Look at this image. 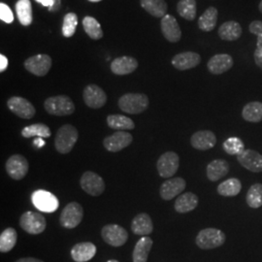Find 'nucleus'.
Instances as JSON below:
<instances>
[{"instance_id":"obj_11","label":"nucleus","mask_w":262,"mask_h":262,"mask_svg":"<svg viewBox=\"0 0 262 262\" xmlns=\"http://www.w3.org/2000/svg\"><path fill=\"white\" fill-rule=\"evenodd\" d=\"M5 168L7 171V174L13 180H23L28 175L29 169L28 159L21 155H13L6 161Z\"/></svg>"},{"instance_id":"obj_17","label":"nucleus","mask_w":262,"mask_h":262,"mask_svg":"<svg viewBox=\"0 0 262 262\" xmlns=\"http://www.w3.org/2000/svg\"><path fill=\"white\" fill-rule=\"evenodd\" d=\"M161 32L164 38L171 42L177 43L182 38V30L179 26L178 21L172 15H165L160 21Z\"/></svg>"},{"instance_id":"obj_1","label":"nucleus","mask_w":262,"mask_h":262,"mask_svg":"<svg viewBox=\"0 0 262 262\" xmlns=\"http://www.w3.org/2000/svg\"><path fill=\"white\" fill-rule=\"evenodd\" d=\"M79 137V132L74 125L64 124L57 132L55 138L56 150L62 155L70 152L74 148Z\"/></svg>"},{"instance_id":"obj_26","label":"nucleus","mask_w":262,"mask_h":262,"mask_svg":"<svg viewBox=\"0 0 262 262\" xmlns=\"http://www.w3.org/2000/svg\"><path fill=\"white\" fill-rule=\"evenodd\" d=\"M243 29L239 23L235 20H229L224 23L217 30L220 38L224 41H236L242 36Z\"/></svg>"},{"instance_id":"obj_8","label":"nucleus","mask_w":262,"mask_h":262,"mask_svg":"<svg viewBox=\"0 0 262 262\" xmlns=\"http://www.w3.org/2000/svg\"><path fill=\"white\" fill-rule=\"evenodd\" d=\"M180 166V158L174 151H166L159 157L157 162V168L159 176L162 178L169 179L173 177Z\"/></svg>"},{"instance_id":"obj_40","label":"nucleus","mask_w":262,"mask_h":262,"mask_svg":"<svg viewBox=\"0 0 262 262\" xmlns=\"http://www.w3.org/2000/svg\"><path fill=\"white\" fill-rule=\"evenodd\" d=\"M223 149L229 156H240L245 149L243 141L238 137H229L224 142Z\"/></svg>"},{"instance_id":"obj_51","label":"nucleus","mask_w":262,"mask_h":262,"mask_svg":"<svg viewBox=\"0 0 262 262\" xmlns=\"http://www.w3.org/2000/svg\"><path fill=\"white\" fill-rule=\"evenodd\" d=\"M90 2H100V1H102V0H89Z\"/></svg>"},{"instance_id":"obj_16","label":"nucleus","mask_w":262,"mask_h":262,"mask_svg":"<svg viewBox=\"0 0 262 262\" xmlns=\"http://www.w3.org/2000/svg\"><path fill=\"white\" fill-rule=\"evenodd\" d=\"M133 141L130 133L126 131H117L103 140L105 149L112 152H117L128 147Z\"/></svg>"},{"instance_id":"obj_31","label":"nucleus","mask_w":262,"mask_h":262,"mask_svg":"<svg viewBox=\"0 0 262 262\" xmlns=\"http://www.w3.org/2000/svg\"><path fill=\"white\" fill-rule=\"evenodd\" d=\"M107 124L110 128L118 131L131 130L135 128V123L130 118L122 115H109Z\"/></svg>"},{"instance_id":"obj_14","label":"nucleus","mask_w":262,"mask_h":262,"mask_svg":"<svg viewBox=\"0 0 262 262\" xmlns=\"http://www.w3.org/2000/svg\"><path fill=\"white\" fill-rule=\"evenodd\" d=\"M84 103L92 109L102 108L107 101V95L97 84H89L83 92Z\"/></svg>"},{"instance_id":"obj_50","label":"nucleus","mask_w":262,"mask_h":262,"mask_svg":"<svg viewBox=\"0 0 262 262\" xmlns=\"http://www.w3.org/2000/svg\"><path fill=\"white\" fill-rule=\"evenodd\" d=\"M258 10H259V12L262 14V0L260 1V3H259V5H258Z\"/></svg>"},{"instance_id":"obj_37","label":"nucleus","mask_w":262,"mask_h":262,"mask_svg":"<svg viewBox=\"0 0 262 262\" xmlns=\"http://www.w3.org/2000/svg\"><path fill=\"white\" fill-rule=\"evenodd\" d=\"M179 15L187 20L196 18L197 4L195 0H180L177 4Z\"/></svg>"},{"instance_id":"obj_27","label":"nucleus","mask_w":262,"mask_h":262,"mask_svg":"<svg viewBox=\"0 0 262 262\" xmlns=\"http://www.w3.org/2000/svg\"><path fill=\"white\" fill-rule=\"evenodd\" d=\"M198 203L199 199L196 194H194L193 192H186L179 195L175 201L174 208L179 214H187L196 209Z\"/></svg>"},{"instance_id":"obj_29","label":"nucleus","mask_w":262,"mask_h":262,"mask_svg":"<svg viewBox=\"0 0 262 262\" xmlns=\"http://www.w3.org/2000/svg\"><path fill=\"white\" fill-rule=\"evenodd\" d=\"M141 7L155 18H163L167 15V3L165 0H140Z\"/></svg>"},{"instance_id":"obj_23","label":"nucleus","mask_w":262,"mask_h":262,"mask_svg":"<svg viewBox=\"0 0 262 262\" xmlns=\"http://www.w3.org/2000/svg\"><path fill=\"white\" fill-rule=\"evenodd\" d=\"M230 170L229 163L225 159H214L207 165V178L211 182H216L225 177Z\"/></svg>"},{"instance_id":"obj_7","label":"nucleus","mask_w":262,"mask_h":262,"mask_svg":"<svg viewBox=\"0 0 262 262\" xmlns=\"http://www.w3.org/2000/svg\"><path fill=\"white\" fill-rule=\"evenodd\" d=\"M31 200L33 205L39 211L44 213H55L59 206V202L56 195L44 189H38L34 191L32 193Z\"/></svg>"},{"instance_id":"obj_42","label":"nucleus","mask_w":262,"mask_h":262,"mask_svg":"<svg viewBox=\"0 0 262 262\" xmlns=\"http://www.w3.org/2000/svg\"><path fill=\"white\" fill-rule=\"evenodd\" d=\"M249 30L253 35L257 37V42H256V49L255 52H258L262 54V20H253L250 26H249Z\"/></svg>"},{"instance_id":"obj_18","label":"nucleus","mask_w":262,"mask_h":262,"mask_svg":"<svg viewBox=\"0 0 262 262\" xmlns=\"http://www.w3.org/2000/svg\"><path fill=\"white\" fill-rule=\"evenodd\" d=\"M233 64L234 60L230 55L217 54L209 59L207 68L210 73L214 75H221L231 69Z\"/></svg>"},{"instance_id":"obj_41","label":"nucleus","mask_w":262,"mask_h":262,"mask_svg":"<svg viewBox=\"0 0 262 262\" xmlns=\"http://www.w3.org/2000/svg\"><path fill=\"white\" fill-rule=\"evenodd\" d=\"M78 17L75 13H68L64 16L62 24V34L66 38L72 37L76 32Z\"/></svg>"},{"instance_id":"obj_13","label":"nucleus","mask_w":262,"mask_h":262,"mask_svg":"<svg viewBox=\"0 0 262 262\" xmlns=\"http://www.w3.org/2000/svg\"><path fill=\"white\" fill-rule=\"evenodd\" d=\"M7 107L20 119L29 120L35 116L36 110L34 106L28 99L20 96H13L8 99Z\"/></svg>"},{"instance_id":"obj_9","label":"nucleus","mask_w":262,"mask_h":262,"mask_svg":"<svg viewBox=\"0 0 262 262\" xmlns=\"http://www.w3.org/2000/svg\"><path fill=\"white\" fill-rule=\"evenodd\" d=\"M80 185L88 194L92 196H100L105 190L103 179L93 171H86L80 180Z\"/></svg>"},{"instance_id":"obj_12","label":"nucleus","mask_w":262,"mask_h":262,"mask_svg":"<svg viewBox=\"0 0 262 262\" xmlns=\"http://www.w3.org/2000/svg\"><path fill=\"white\" fill-rule=\"evenodd\" d=\"M25 67L31 74L43 77L47 75L52 67V58L44 54L30 56L25 61Z\"/></svg>"},{"instance_id":"obj_28","label":"nucleus","mask_w":262,"mask_h":262,"mask_svg":"<svg viewBox=\"0 0 262 262\" xmlns=\"http://www.w3.org/2000/svg\"><path fill=\"white\" fill-rule=\"evenodd\" d=\"M152 240L148 236H143L140 240L136 243L133 253H132V260L133 262H147L149 258L151 247H152Z\"/></svg>"},{"instance_id":"obj_43","label":"nucleus","mask_w":262,"mask_h":262,"mask_svg":"<svg viewBox=\"0 0 262 262\" xmlns=\"http://www.w3.org/2000/svg\"><path fill=\"white\" fill-rule=\"evenodd\" d=\"M0 19L6 24H12L14 21V15L9 6L3 2L0 3Z\"/></svg>"},{"instance_id":"obj_15","label":"nucleus","mask_w":262,"mask_h":262,"mask_svg":"<svg viewBox=\"0 0 262 262\" xmlns=\"http://www.w3.org/2000/svg\"><path fill=\"white\" fill-rule=\"evenodd\" d=\"M187 187L186 181L181 177L171 178L162 183L159 188V195L163 200H172L180 195Z\"/></svg>"},{"instance_id":"obj_36","label":"nucleus","mask_w":262,"mask_h":262,"mask_svg":"<svg viewBox=\"0 0 262 262\" xmlns=\"http://www.w3.org/2000/svg\"><path fill=\"white\" fill-rule=\"evenodd\" d=\"M18 241V233L17 231L9 227L6 228L0 235V252L1 253H8L14 249Z\"/></svg>"},{"instance_id":"obj_22","label":"nucleus","mask_w":262,"mask_h":262,"mask_svg":"<svg viewBox=\"0 0 262 262\" xmlns=\"http://www.w3.org/2000/svg\"><path fill=\"white\" fill-rule=\"evenodd\" d=\"M138 67V61L132 56H120L115 58L111 63V70L116 75H128Z\"/></svg>"},{"instance_id":"obj_3","label":"nucleus","mask_w":262,"mask_h":262,"mask_svg":"<svg viewBox=\"0 0 262 262\" xmlns=\"http://www.w3.org/2000/svg\"><path fill=\"white\" fill-rule=\"evenodd\" d=\"M44 108L48 114L57 117L69 116L75 112L74 102L66 95L49 97L44 102Z\"/></svg>"},{"instance_id":"obj_20","label":"nucleus","mask_w":262,"mask_h":262,"mask_svg":"<svg viewBox=\"0 0 262 262\" xmlns=\"http://www.w3.org/2000/svg\"><path fill=\"white\" fill-rule=\"evenodd\" d=\"M172 66L180 71L192 69L201 62V56L195 52H184L172 58Z\"/></svg>"},{"instance_id":"obj_44","label":"nucleus","mask_w":262,"mask_h":262,"mask_svg":"<svg viewBox=\"0 0 262 262\" xmlns=\"http://www.w3.org/2000/svg\"><path fill=\"white\" fill-rule=\"evenodd\" d=\"M8 67V58L4 55H0V72H4Z\"/></svg>"},{"instance_id":"obj_32","label":"nucleus","mask_w":262,"mask_h":262,"mask_svg":"<svg viewBox=\"0 0 262 262\" xmlns=\"http://www.w3.org/2000/svg\"><path fill=\"white\" fill-rule=\"evenodd\" d=\"M219 12L215 7H209L208 9L200 16L198 19V28L202 31L210 32L214 30L217 23Z\"/></svg>"},{"instance_id":"obj_21","label":"nucleus","mask_w":262,"mask_h":262,"mask_svg":"<svg viewBox=\"0 0 262 262\" xmlns=\"http://www.w3.org/2000/svg\"><path fill=\"white\" fill-rule=\"evenodd\" d=\"M190 144L198 150H211L216 144V137L213 131H197L191 136Z\"/></svg>"},{"instance_id":"obj_24","label":"nucleus","mask_w":262,"mask_h":262,"mask_svg":"<svg viewBox=\"0 0 262 262\" xmlns=\"http://www.w3.org/2000/svg\"><path fill=\"white\" fill-rule=\"evenodd\" d=\"M96 253L95 245L91 242L76 244L71 250V256L76 262H86L93 259Z\"/></svg>"},{"instance_id":"obj_49","label":"nucleus","mask_w":262,"mask_h":262,"mask_svg":"<svg viewBox=\"0 0 262 262\" xmlns=\"http://www.w3.org/2000/svg\"><path fill=\"white\" fill-rule=\"evenodd\" d=\"M34 145H35L37 148H42V147L45 145V141L43 140L41 137H38L37 139L34 140Z\"/></svg>"},{"instance_id":"obj_35","label":"nucleus","mask_w":262,"mask_h":262,"mask_svg":"<svg viewBox=\"0 0 262 262\" xmlns=\"http://www.w3.org/2000/svg\"><path fill=\"white\" fill-rule=\"evenodd\" d=\"M21 136L25 138H31L34 136L41 138H49L52 135L50 127L45 123H34L26 126L21 130Z\"/></svg>"},{"instance_id":"obj_4","label":"nucleus","mask_w":262,"mask_h":262,"mask_svg":"<svg viewBox=\"0 0 262 262\" xmlns=\"http://www.w3.org/2000/svg\"><path fill=\"white\" fill-rule=\"evenodd\" d=\"M226 236L222 230L209 227L202 229L196 236L195 243L201 250H213L225 243Z\"/></svg>"},{"instance_id":"obj_6","label":"nucleus","mask_w":262,"mask_h":262,"mask_svg":"<svg viewBox=\"0 0 262 262\" xmlns=\"http://www.w3.org/2000/svg\"><path fill=\"white\" fill-rule=\"evenodd\" d=\"M84 210L78 202H70L66 205L59 215V223L67 229H73L81 224Z\"/></svg>"},{"instance_id":"obj_38","label":"nucleus","mask_w":262,"mask_h":262,"mask_svg":"<svg viewBox=\"0 0 262 262\" xmlns=\"http://www.w3.org/2000/svg\"><path fill=\"white\" fill-rule=\"evenodd\" d=\"M83 27H84L85 33L90 38L94 40H99L103 37V30L98 23V20L94 19V17L86 16L83 19Z\"/></svg>"},{"instance_id":"obj_30","label":"nucleus","mask_w":262,"mask_h":262,"mask_svg":"<svg viewBox=\"0 0 262 262\" xmlns=\"http://www.w3.org/2000/svg\"><path fill=\"white\" fill-rule=\"evenodd\" d=\"M242 189V183L239 179L229 178L219 185L216 188L217 193L222 196H237Z\"/></svg>"},{"instance_id":"obj_39","label":"nucleus","mask_w":262,"mask_h":262,"mask_svg":"<svg viewBox=\"0 0 262 262\" xmlns=\"http://www.w3.org/2000/svg\"><path fill=\"white\" fill-rule=\"evenodd\" d=\"M246 201L248 206L253 209H258L262 206V184L256 183L249 188Z\"/></svg>"},{"instance_id":"obj_48","label":"nucleus","mask_w":262,"mask_h":262,"mask_svg":"<svg viewBox=\"0 0 262 262\" xmlns=\"http://www.w3.org/2000/svg\"><path fill=\"white\" fill-rule=\"evenodd\" d=\"M16 262H44L38 258L35 257H23V258H19Z\"/></svg>"},{"instance_id":"obj_33","label":"nucleus","mask_w":262,"mask_h":262,"mask_svg":"<svg viewBox=\"0 0 262 262\" xmlns=\"http://www.w3.org/2000/svg\"><path fill=\"white\" fill-rule=\"evenodd\" d=\"M16 12L19 23L23 26L28 27L31 25L33 20V15L30 0H18L16 3Z\"/></svg>"},{"instance_id":"obj_10","label":"nucleus","mask_w":262,"mask_h":262,"mask_svg":"<svg viewBox=\"0 0 262 262\" xmlns=\"http://www.w3.org/2000/svg\"><path fill=\"white\" fill-rule=\"evenodd\" d=\"M101 236L105 243L112 247H122L128 239V233L121 225H107L101 230Z\"/></svg>"},{"instance_id":"obj_52","label":"nucleus","mask_w":262,"mask_h":262,"mask_svg":"<svg viewBox=\"0 0 262 262\" xmlns=\"http://www.w3.org/2000/svg\"><path fill=\"white\" fill-rule=\"evenodd\" d=\"M107 262H120L118 261V260H116V259H110V260H108Z\"/></svg>"},{"instance_id":"obj_45","label":"nucleus","mask_w":262,"mask_h":262,"mask_svg":"<svg viewBox=\"0 0 262 262\" xmlns=\"http://www.w3.org/2000/svg\"><path fill=\"white\" fill-rule=\"evenodd\" d=\"M253 59H254L255 64L258 66L262 70V54L254 51V53H253Z\"/></svg>"},{"instance_id":"obj_46","label":"nucleus","mask_w":262,"mask_h":262,"mask_svg":"<svg viewBox=\"0 0 262 262\" xmlns=\"http://www.w3.org/2000/svg\"><path fill=\"white\" fill-rule=\"evenodd\" d=\"M60 6H61V1L60 0H55L53 6L49 8V11L50 12H56V11L60 9Z\"/></svg>"},{"instance_id":"obj_19","label":"nucleus","mask_w":262,"mask_h":262,"mask_svg":"<svg viewBox=\"0 0 262 262\" xmlns=\"http://www.w3.org/2000/svg\"><path fill=\"white\" fill-rule=\"evenodd\" d=\"M237 160L244 168L251 172H262V155L256 150L246 149L240 156L237 157Z\"/></svg>"},{"instance_id":"obj_34","label":"nucleus","mask_w":262,"mask_h":262,"mask_svg":"<svg viewBox=\"0 0 262 262\" xmlns=\"http://www.w3.org/2000/svg\"><path fill=\"white\" fill-rule=\"evenodd\" d=\"M242 117L246 122H262V102L252 101L246 104L242 110Z\"/></svg>"},{"instance_id":"obj_47","label":"nucleus","mask_w":262,"mask_h":262,"mask_svg":"<svg viewBox=\"0 0 262 262\" xmlns=\"http://www.w3.org/2000/svg\"><path fill=\"white\" fill-rule=\"evenodd\" d=\"M35 1H37L38 3L42 4L45 7H49V8L52 7L55 2V0H35Z\"/></svg>"},{"instance_id":"obj_5","label":"nucleus","mask_w":262,"mask_h":262,"mask_svg":"<svg viewBox=\"0 0 262 262\" xmlns=\"http://www.w3.org/2000/svg\"><path fill=\"white\" fill-rule=\"evenodd\" d=\"M19 226L27 233L38 235L43 233L46 229L47 222L41 213L28 211L19 217Z\"/></svg>"},{"instance_id":"obj_25","label":"nucleus","mask_w":262,"mask_h":262,"mask_svg":"<svg viewBox=\"0 0 262 262\" xmlns=\"http://www.w3.org/2000/svg\"><path fill=\"white\" fill-rule=\"evenodd\" d=\"M131 230L135 235L148 236L154 231L151 217L146 213L136 215L131 223Z\"/></svg>"},{"instance_id":"obj_2","label":"nucleus","mask_w":262,"mask_h":262,"mask_svg":"<svg viewBox=\"0 0 262 262\" xmlns=\"http://www.w3.org/2000/svg\"><path fill=\"white\" fill-rule=\"evenodd\" d=\"M149 97L144 94H123L119 99V107L122 112L137 115L146 111L149 107Z\"/></svg>"}]
</instances>
